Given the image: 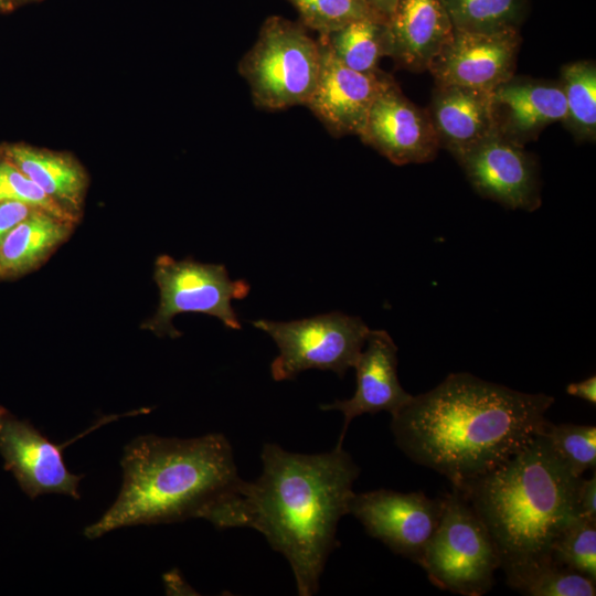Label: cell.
Here are the masks:
<instances>
[{
  "label": "cell",
  "mask_w": 596,
  "mask_h": 596,
  "mask_svg": "<svg viewBox=\"0 0 596 596\" xmlns=\"http://www.w3.org/2000/svg\"><path fill=\"white\" fill-rule=\"evenodd\" d=\"M554 397L451 373L413 396L391 421L396 446L453 489L490 472L524 448L547 423Z\"/></svg>",
  "instance_id": "cell-1"
},
{
  "label": "cell",
  "mask_w": 596,
  "mask_h": 596,
  "mask_svg": "<svg viewBox=\"0 0 596 596\" xmlns=\"http://www.w3.org/2000/svg\"><path fill=\"white\" fill-rule=\"evenodd\" d=\"M260 459L262 473L243 481L226 529L258 531L288 561L298 595H315L360 468L342 446L310 455L267 443Z\"/></svg>",
  "instance_id": "cell-2"
},
{
  "label": "cell",
  "mask_w": 596,
  "mask_h": 596,
  "mask_svg": "<svg viewBox=\"0 0 596 596\" xmlns=\"http://www.w3.org/2000/svg\"><path fill=\"white\" fill-rule=\"evenodd\" d=\"M124 480L114 503L84 535L124 526L199 518L211 521L241 489L233 449L219 433L181 439L141 435L124 449Z\"/></svg>",
  "instance_id": "cell-3"
},
{
  "label": "cell",
  "mask_w": 596,
  "mask_h": 596,
  "mask_svg": "<svg viewBox=\"0 0 596 596\" xmlns=\"http://www.w3.org/2000/svg\"><path fill=\"white\" fill-rule=\"evenodd\" d=\"M577 476L539 434L459 491L488 529L510 578L551 561L560 533L579 517Z\"/></svg>",
  "instance_id": "cell-4"
},
{
  "label": "cell",
  "mask_w": 596,
  "mask_h": 596,
  "mask_svg": "<svg viewBox=\"0 0 596 596\" xmlns=\"http://www.w3.org/2000/svg\"><path fill=\"white\" fill-rule=\"evenodd\" d=\"M321 52L305 26L281 17L266 19L238 64L253 102L265 109L305 105L319 77Z\"/></svg>",
  "instance_id": "cell-5"
},
{
  "label": "cell",
  "mask_w": 596,
  "mask_h": 596,
  "mask_svg": "<svg viewBox=\"0 0 596 596\" xmlns=\"http://www.w3.org/2000/svg\"><path fill=\"white\" fill-rule=\"evenodd\" d=\"M441 498V515L419 566L439 589L464 596L485 595L500 568L493 540L459 491L451 489Z\"/></svg>",
  "instance_id": "cell-6"
},
{
  "label": "cell",
  "mask_w": 596,
  "mask_h": 596,
  "mask_svg": "<svg viewBox=\"0 0 596 596\" xmlns=\"http://www.w3.org/2000/svg\"><path fill=\"white\" fill-rule=\"evenodd\" d=\"M253 326L278 347L279 354L270 364L275 381L292 380L310 369L343 377L354 366L371 330L360 317L339 311L288 322L259 319Z\"/></svg>",
  "instance_id": "cell-7"
},
{
  "label": "cell",
  "mask_w": 596,
  "mask_h": 596,
  "mask_svg": "<svg viewBox=\"0 0 596 596\" xmlns=\"http://www.w3.org/2000/svg\"><path fill=\"white\" fill-rule=\"evenodd\" d=\"M153 279L159 288V306L156 313L142 322L141 329L158 337L178 338L182 333L172 320L183 312L213 316L226 328L241 329L232 300L244 299L251 286L244 279L232 280L224 265L160 255L155 263Z\"/></svg>",
  "instance_id": "cell-8"
},
{
  "label": "cell",
  "mask_w": 596,
  "mask_h": 596,
  "mask_svg": "<svg viewBox=\"0 0 596 596\" xmlns=\"http://www.w3.org/2000/svg\"><path fill=\"white\" fill-rule=\"evenodd\" d=\"M443 511V498L377 489L352 496L348 513L392 552L421 565Z\"/></svg>",
  "instance_id": "cell-9"
},
{
  "label": "cell",
  "mask_w": 596,
  "mask_h": 596,
  "mask_svg": "<svg viewBox=\"0 0 596 596\" xmlns=\"http://www.w3.org/2000/svg\"><path fill=\"white\" fill-rule=\"evenodd\" d=\"M66 445L51 441L29 421L19 419L0 405V454L4 469L13 473L30 499L49 493L79 499L83 475L68 471L62 454Z\"/></svg>",
  "instance_id": "cell-10"
},
{
  "label": "cell",
  "mask_w": 596,
  "mask_h": 596,
  "mask_svg": "<svg viewBox=\"0 0 596 596\" xmlns=\"http://www.w3.org/2000/svg\"><path fill=\"white\" fill-rule=\"evenodd\" d=\"M519 30L467 32L454 29L428 71L436 84L492 93L514 75L521 44Z\"/></svg>",
  "instance_id": "cell-11"
},
{
  "label": "cell",
  "mask_w": 596,
  "mask_h": 596,
  "mask_svg": "<svg viewBox=\"0 0 596 596\" xmlns=\"http://www.w3.org/2000/svg\"><path fill=\"white\" fill-rule=\"evenodd\" d=\"M458 162L481 196L511 210L531 212L540 207L538 166L523 146L494 131Z\"/></svg>",
  "instance_id": "cell-12"
},
{
  "label": "cell",
  "mask_w": 596,
  "mask_h": 596,
  "mask_svg": "<svg viewBox=\"0 0 596 596\" xmlns=\"http://www.w3.org/2000/svg\"><path fill=\"white\" fill-rule=\"evenodd\" d=\"M317 84L305 104L334 137L360 136L379 94L393 81L380 70L362 73L341 63L319 38Z\"/></svg>",
  "instance_id": "cell-13"
},
{
  "label": "cell",
  "mask_w": 596,
  "mask_h": 596,
  "mask_svg": "<svg viewBox=\"0 0 596 596\" xmlns=\"http://www.w3.org/2000/svg\"><path fill=\"white\" fill-rule=\"evenodd\" d=\"M359 137L397 166L432 161L440 148L428 111L406 98L394 79L375 98Z\"/></svg>",
  "instance_id": "cell-14"
},
{
  "label": "cell",
  "mask_w": 596,
  "mask_h": 596,
  "mask_svg": "<svg viewBox=\"0 0 596 596\" xmlns=\"http://www.w3.org/2000/svg\"><path fill=\"white\" fill-rule=\"evenodd\" d=\"M356 389L352 397L321 405L323 411L343 414L337 446H342L350 423L364 414L389 412L396 415L413 397L397 376V347L384 330H370L354 366Z\"/></svg>",
  "instance_id": "cell-15"
},
{
  "label": "cell",
  "mask_w": 596,
  "mask_h": 596,
  "mask_svg": "<svg viewBox=\"0 0 596 596\" xmlns=\"http://www.w3.org/2000/svg\"><path fill=\"white\" fill-rule=\"evenodd\" d=\"M491 108L496 132L520 146L566 116L560 83L514 75L491 93Z\"/></svg>",
  "instance_id": "cell-16"
},
{
  "label": "cell",
  "mask_w": 596,
  "mask_h": 596,
  "mask_svg": "<svg viewBox=\"0 0 596 596\" xmlns=\"http://www.w3.org/2000/svg\"><path fill=\"white\" fill-rule=\"evenodd\" d=\"M387 25L390 57L413 72L428 70L454 34V25L440 0H398Z\"/></svg>",
  "instance_id": "cell-17"
},
{
  "label": "cell",
  "mask_w": 596,
  "mask_h": 596,
  "mask_svg": "<svg viewBox=\"0 0 596 596\" xmlns=\"http://www.w3.org/2000/svg\"><path fill=\"white\" fill-rule=\"evenodd\" d=\"M427 111L439 147L446 148L457 160L496 131L491 93L436 84Z\"/></svg>",
  "instance_id": "cell-18"
},
{
  "label": "cell",
  "mask_w": 596,
  "mask_h": 596,
  "mask_svg": "<svg viewBox=\"0 0 596 596\" xmlns=\"http://www.w3.org/2000/svg\"><path fill=\"white\" fill-rule=\"evenodd\" d=\"M0 152L52 200L81 219L88 175L73 156L23 143L6 145Z\"/></svg>",
  "instance_id": "cell-19"
},
{
  "label": "cell",
  "mask_w": 596,
  "mask_h": 596,
  "mask_svg": "<svg viewBox=\"0 0 596 596\" xmlns=\"http://www.w3.org/2000/svg\"><path fill=\"white\" fill-rule=\"evenodd\" d=\"M76 224L44 210L20 222L0 243V280L38 269L70 238Z\"/></svg>",
  "instance_id": "cell-20"
},
{
  "label": "cell",
  "mask_w": 596,
  "mask_h": 596,
  "mask_svg": "<svg viewBox=\"0 0 596 596\" xmlns=\"http://www.w3.org/2000/svg\"><path fill=\"white\" fill-rule=\"evenodd\" d=\"M319 38L344 65L362 73L379 71V62L391 56L386 19H364Z\"/></svg>",
  "instance_id": "cell-21"
},
{
  "label": "cell",
  "mask_w": 596,
  "mask_h": 596,
  "mask_svg": "<svg viewBox=\"0 0 596 596\" xmlns=\"http://www.w3.org/2000/svg\"><path fill=\"white\" fill-rule=\"evenodd\" d=\"M566 103L563 123L581 141L596 138V65L594 61L565 64L558 82Z\"/></svg>",
  "instance_id": "cell-22"
},
{
  "label": "cell",
  "mask_w": 596,
  "mask_h": 596,
  "mask_svg": "<svg viewBox=\"0 0 596 596\" xmlns=\"http://www.w3.org/2000/svg\"><path fill=\"white\" fill-rule=\"evenodd\" d=\"M455 30L500 32L519 30L526 0H440Z\"/></svg>",
  "instance_id": "cell-23"
},
{
  "label": "cell",
  "mask_w": 596,
  "mask_h": 596,
  "mask_svg": "<svg viewBox=\"0 0 596 596\" xmlns=\"http://www.w3.org/2000/svg\"><path fill=\"white\" fill-rule=\"evenodd\" d=\"M507 584L530 596L596 595V582L552 560L508 578Z\"/></svg>",
  "instance_id": "cell-24"
},
{
  "label": "cell",
  "mask_w": 596,
  "mask_h": 596,
  "mask_svg": "<svg viewBox=\"0 0 596 596\" xmlns=\"http://www.w3.org/2000/svg\"><path fill=\"white\" fill-rule=\"evenodd\" d=\"M553 453L577 476L596 467V427L581 424H554L547 421L540 433Z\"/></svg>",
  "instance_id": "cell-25"
},
{
  "label": "cell",
  "mask_w": 596,
  "mask_h": 596,
  "mask_svg": "<svg viewBox=\"0 0 596 596\" xmlns=\"http://www.w3.org/2000/svg\"><path fill=\"white\" fill-rule=\"evenodd\" d=\"M299 12L304 25L327 35L364 19H386L364 0H289ZM387 20V19H386Z\"/></svg>",
  "instance_id": "cell-26"
},
{
  "label": "cell",
  "mask_w": 596,
  "mask_h": 596,
  "mask_svg": "<svg viewBox=\"0 0 596 596\" xmlns=\"http://www.w3.org/2000/svg\"><path fill=\"white\" fill-rule=\"evenodd\" d=\"M551 558L596 582V521L575 519L553 542Z\"/></svg>",
  "instance_id": "cell-27"
},
{
  "label": "cell",
  "mask_w": 596,
  "mask_h": 596,
  "mask_svg": "<svg viewBox=\"0 0 596 596\" xmlns=\"http://www.w3.org/2000/svg\"><path fill=\"white\" fill-rule=\"evenodd\" d=\"M0 201H14L42 209L77 223L79 220L52 200L39 185L0 152Z\"/></svg>",
  "instance_id": "cell-28"
},
{
  "label": "cell",
  "mask_w": 596,
  "mask_h": 596,
  "mask_svg": "<svg viewBox=\"0 0 596 596\" xmlns=\"http://www.w3.org/2000/svg\"><path fill=\"white\" fill-rule=\"evenodd\" d=\"M38 210L42 209L21 202L0 201V243L15 225Z\"/></svg>",
  "instance_id": "cell-29"
},
{
  "label": "cell",
  "mask_w": 596,
  "mask_h": 596,
  "mask_svg": "<svg viewBox=\"0 0 596 596\" xmlns=\"http://www.w3.org/2000/svg\"><path fill=\"white\" fill-rule=\"evenodd\" d=\"M577 509L582 518L596 521V475L582 478L577 492Z\"/></svg>",
  "instance_id": "cell-30"
},
{
  "label": "cell",
  "mask_w": 596,
  "mask_h": 596,
  "mask_svg": "<svg viewBox=\"0 0 596 596\" xmlns=\"http://www.w3.org/2000/svg\"><path fill=\"white\" fill-rule=\"evenodd\" d=\"M567 394L582 398L592 405L596 404V376L592 375L579 382L570 383L566 386Z\"/></svg>",
  "instance_id": "cell-31"
},
{
  "label": "cell",
  "mask_w": 596,
  "mask_h": 596,
  "mask_svg": "<svg viewBox=\"0 0 596 596\" xmlns=\"http://www.w3.org/2000/svg\"><path fill=\"white\" fill-rule=\"evenodd\" d=\"M375 11L385 17L387 20L392 14L398 0H364Z\"/></svg>",
  "instance_id": "cell-32"
},
{
  "label": "cell",
  "mask_w": 596,
  "mask_h": 596,
  "mask_svg": "<svg viewBox=\"0 0 596 596\" xmlns=\"http://www.w3.org/2000/svg\"><path fill=\"white\" fill-rule=\"evenodd\" d=\"M18 0H0V12H7L12 10Z\"/></svg>",
  "instance_id": "cell-33"
}]
</instances>
